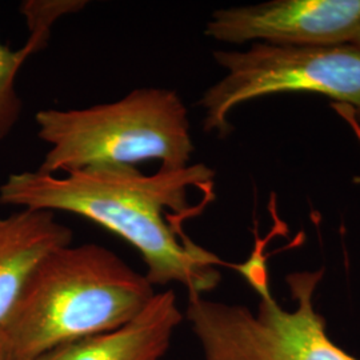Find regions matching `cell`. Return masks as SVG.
I'll use <instances>...</instances> for the list:
<instances>
[{"instance_id": "obj_11", "label": "cell", "mask_w": 360, "mask_h": 360, "mask_svg": "<svg viewBox=\"0 0 360 360\" xmlns=\"http://www.w3.org/2000/svg\"><path fill=\"white\" fill-rule=\"evenodd\" d=\"M349 44H352V46L358 47L360 50V25L359 27H358V30L355 31V34H354L352 39L349 40Z\"/></svg>"}, {"instance_id": "obj_12", "label": "cell", "mask_w": 360, "mask_h": 360, "mask_svg": "<svg viewBox=\"0 0 360 360\" xmlns=\"http://www.w3.org/2000/svg\"><path fill=\"white\" fill-rule=\"evenodd\" d=\"M0 360H7L6 358V355H4V351H3V348L0 346Z\"/></svg>"}, {"instance_id": "obj_2", "label": "cell", "mask_w": 360, "mask_h": 360, "mask_svg": "<svg viewBox=\"0 0 360 360\" xmlns=\"http://www.w3.org/2000/svg\"><path fill=\"white\" fill-rule=\"evenodd\" d=\"M154 285L95 243L50 252L32 271L0 327L7 360H38L55 348L115 331L154 297Z\"/></svg>"}, {"instance_id": "obj_5", "label": "cell", "mask_w": 360, "mask_h": 360, "mask_svg": "<svg viewBox=\"0 0 360 360\" xmlns=\"http://www.w3.org/2000/svg\"><path fill=\"white\" fill-rule=\"evenodd\" d=\"M226 75L203 94V129L220 138L232 131L229 116L238 105L283 92L322 94L347 104L360 122V50L334 46L254 43L245 51H215Z\"/></svg>"}, {"instance_id": "obj_7", "label": "cell", "mask_w": 360, "mask_h": 360, "mask_svg": "<svg viewBox=\"0 0 360 360\" xmlns=\"http://www.w3.org/2000/svg\"><path fill=\"white\" fill-rule=\"evenodd\" d=\"M181 321L175 292L167 290L155 294L126 326L55 348L38 360H165Z\"/></svg>"}, {"instance_id": "obj_4", "label": "cell", "mask_w": 360, "mask_h": 360, "mask_svg": "<svg viewBox=\"0 0 360 360\" xmlns=\"http://www.w3.org/2000/svg\"><path fill=\"white\" fill-rule=\"evenodd\" d=\"M323 270L290 274L295 302L283 309L272 296L260 297L257 312L245 306L188 296L186 318L205 360H358L338 347L314 307Z\"/></svg>"}, {"instance_id": "obj_3", "label": "cell", "mask_w": 360, "mask_h": 360, "mask_svg": "<svg viewBox=\"0 0 360 360\" xmlns=\"http://www.w3.org/2000/svg\"><path fill=\"white\" fill-rule=\"evenodd\" d=\"M38 138L50 150L38 172L136 167L156 160L165 169L188 167L193 143L188 110L176 91L136 89L111 103L79 110H40Z\"/></svg>"}, {"instance_id": "obj_10", "label": "cell", "mask_w": 360, "mask_h": 360, "mask_svg": "<svg viewBox=\"0 0 360 360\" xmlns=\"http://www.w3.org/2000/svg\"><path fill=\"white\" fill-rule=\"evenodd\" d=\"M87 6L84 0H27L20 4L30 39L43 50L50 39L53 23L68 13H77Z\"/></svg>"}, {"instance_id": "obj_8", "label": "cell", "mask_w": 360, "mask_h": 360, "mask_svg": "<svg viewBox=\"0 0 360 360\" xmlns=\"http://www.w3.org/2000/svg\"><path fill=\"white\" fill-rule=\"evenodd\" d=\"M72 230L51 211L16 210L0 217V327L43 257L72 245Z\"/></svg>"}, {"instance_id": "obj_9", "label": "cell", "mask_w": 360, "mask_h": 360, "mask_svg": "<svg viewBox=\"0 0 360 360\" xmlns=\"http://www.w3.org/2000/svg\"><path fill=\"white\" fill-rule=\"evenodd\" d=\"M38 51L40 49L31 40L19 50L0 43V143L16 127L23 110L16 91V77L28 56Z\"/></svg>"}, {"instance_id": "obj_6", "label": "cell", "mask_w": 360, "mask_h": 360, "mask_svg": "<svg viewBox=\"0 0 360 360\" xmlns=\"http://www.w3.org/2000/svg\"><path fill=\"white\" fill-rule=\"evenodd\" d=\"M360 25V0H272L220 8L206 35L223 43L334 46L349 43Z\"/></svg>"}, {"instance_id": "obj_1", "label": "cell", "mask_w": 360, "mask_h": 360, "mask_svg": "<svg viewBox=\"0 0 360 360\" xmlns=\"http://www.w3.org/2000/svg\"><path fill=\"white\" fill-rule=\"evenodd\" d=\"M212 178L205 165L159 168L153 175L136 167L90 168L65 176L25 171L0 186V206L87 219L141 254L153 285L178 283L188 295L203 296L218 285V266L224 263L184 235L180 221L196 214L188 190L211 184Z\"/></svg>"}]
</instances>
